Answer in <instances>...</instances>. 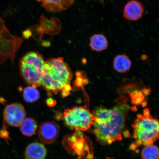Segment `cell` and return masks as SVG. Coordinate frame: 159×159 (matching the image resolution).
Listing matches in <instances>:
<instances>
[{"mask_svg":"<svg viewBox=\"0 0 159 159\" xmlns=\"http://www.w3.org/2000/svg\"><path fill=\"white\" fill-rule=\"evenodd\" d=\"M132 61L125 54L117 55L115 57L113 66L115 70L120 73H125L130 70Z\"/></svg>","mask_w":159,"mask_h":159,"instance_id":"8fae6325","label":"cell"},{"mask_svg":"<svg viewBox=\"0 0 159 159\" xmlns=\"http://www.w3.org/2000/svg\"><path fill=\"white\" fill-rule=\"evenodd\" d=\"M19 127L22 134L26 136L31 137L35 134L38 124L34 119L27 118H25Z\"/></svg>","mask_w":159,"mask_h":159,"instance_id":"4fadbf2b","label":"cell"},{"mask_svg":"<svg viewBox=\"0 0 159 159\" xmlns=\"http://www.w3.org/2000/svg\"><path fill=\"white\" fill-rule=\"evenodd\" d=\"M132 126L134 141L130 147V150L152 145L159 139V120L152 116L148 108L144 109L143 114L137 115Z\"/></svg>","mask_w":159,"mask_h":159,"instance_id":"3957f363","label":"cell"},{"mask_svg":"<svg viewBox=\"0 0 159 159\" xmlns=\"http://www.w3.org/2000/svg\"><path fill=\"white\" fill-rule=\"evenodd\" d=\"M143 12L144 8L142 4L138 1L132 0L125 5L124 16L129 20H138L142 17Z\"/></svg>","mask_w":159,"mask_h":159,"instance_id":"ba28073f","label":"cell"},{"mask_svg":"<svg viewBox=\"0 0 159 159\" xmlns=\"http://www.w3.org/2000/svg\"><path fill=\"white\" fill-rule=\"evenodd\" d=\"M47 150L43 144L33 143L26 148L25 159H44L47 154Z\"/></svg>","mask_w":159,"mask_h":159,"instance_id":"30bf717a","label":"cell"},{"mask_svg":"<svg viewBox=\"0 0 159 159\" xmlns=\"http://www.w3.org/2000/svg\"><path fill=\"white\" fill-rule=\"evenodd\" d=\"M76 79L74 83L75 87L80 88L88 84L89 80L87 79L85 73L83 71H78L76 73Z\"/></svg>","mask_w":159,"mask_h":159,"instance_id":"2e32d148","label":"cell"},{"mask_svg":"<svg viewBox=\"0 0 159 159\" xmlns=\"http://www.w3.org/2000/svg\"><path fill=\"white\" fill-rule=\"evenodd\" d=\"M59 132V127L55 123L45 122L39 127L38 134L39 138L43 143L51 144L57 139Z\"/></svg>","mask_w":159,"mask_h":159,"instance_id":"52a82bcc","label":"cell"},{"mask_svg":"<svg viewBox=\"0 0 159 159\" xmlns=\"http://www.w3.org/2000/svg\"><path fill=\"white\" fill-rule=\"evenodd\" d=\"M23 96L26 102L31 103L38 100L40 94L36 87L29 86L25 87L24 89Z\"/></svg>","mask_w":159,"mask_h":159,"instance_id":"5bb4252c","label":"cell"},{"mask_svg":"<svg viewBox=\"0 0 159 159\" xmlns=\"http://www.w3.org/2000/svg\"><path fill=\"white\" fill-rule=\"evenodd\" d=\"M63 119L67 126L77 131H86L93 124V115L86 106L65 109Z\"/></svg>","mask_w":159,"mask_h":159,"instance_id":"277c9868","label":"cell"},{"mask_svg":"<svg viewBox=\"0 0 159 159\" xmlns=\"http://www.w3.org/2000/svg\"><path fill=\"white\" fill-rule=\"evenodd\" d=\"M71 89H72V88H71L70 84H67L65 85L64 88L62 89L70 92L71 90Z\"/></svg>","mask_w":159,"mask_h":159,"instance_id":"d6986e66","label":"cell"},{"mask_svg":"<svg viewBox=\"0 0 159 159\" xmlns=\"http://www.w3.org/2000/svg\"><path fill=\"white\" fill-rule=\"evenodd\" d=\"M32 35V33L30 30L27 29L24 31L23 33V37L25 39H28Z\"/></svg>","mask_w":159,"mask_h":159,"instance_id":"e0dca14e","label":"cell"},{"mask_svg":"<svg viewBox=\"0 0 159 159\" xmlns=\"http://www.w3.org/2000/svg\"><path fill=\"white\" fill-rule=\"evenodd\" d=\"M108 45V40L104 35L96 34L91 38L89 45L93 51L100 52L105 50Z\"/></svg>","mask_w":159,"mask_h":159,"instance_id":"7c38bea8","label":"cell"},{"mask_svg":"<svg viewBox=\"0 0 159 159\" xmlns=\"http://www.w3.org/2000/svg\"><path fill=\"white\" fill-rule=\"evenodd\" d=\"M61 90H62L61 94H62V95L63 97H66L68 96V95L70 94V92H69V91L63 90V89Z\"/></svg>","mask_w":159,"mask_h":159,"instance_id":"ffe728a7","label":"cell"},{"mask_svg":"<svg viewBox=\"0 0 159 159\" xmlns=\"http://www.w3.org/2000/svg\"><path fill=\"white\" fill-rule=\"evenodd\" d=\"M116 102L112 108L99 106L92 113L94 134L97 142L101 144H111L122 140L129 111L136 109L130 106L125 95H120Z\"/></svg>","mask_w":159,"mask_h":159,"instance_id":"6da1fadb","label":"cell"},{"mask_svg":"<svg viewBox=\"0 0 159 159\" xmlns=\"http://www.w3.org/2000/svg\"><path fill=\"white\" fill-rule=\"evenodd\" d=\"M20 74L27 84L37 87L41 85L45 62L35 57L21 59L19 61Z\"/></svg>","mask_w":159,"mask_h":159,"instance_id":"5b68a950","label":"cell"},{"mask_svg":"<svg viewBox=\"0 0 159 159\" xmlns=\"http://www.w3.org/2000/svg\"><path fill=\"white\" fill-rule=\"evenodd\" d=\"M46 103L48 106L50 107H53L56 104L57 101L52 98H49L46 101Z\"/></svg>","mask_w":159,"mask_h":159,"instance_id":"ac0fdd59","label":"cell"},{"mask_svg":"<svg viewBox=\"0 0 159 159\" xmlns=\"http://www.w3.org/2000/svg\"><path fill=\"white\" fill-rule=\"evenodd\" d=\"M141 156L142 159H159V148L153 144L145 146Z\"/></svg>","mask_w":159,"mask_h":159,"instance_id":"9a60e30c","label":"cell"},{"mask_svg":"<svg viewBox=\"0 0 159 159\" xmlns=\"http://www.w3.org/2000/svg\"><path fill=\"white\" fill-rule=\"evenodd\" d=\"M41 2L43 7L49 12H61L68 8L75 0H37Z\"/></svg>","mask_w":159,"mask_h":159,"instance_id":"9c48e42d","label":"cell"},{"mask_svg":"<svg viewBox=\"0 0 159 159\" xmlns=\"http://www.w3.org/2000/svg\"><path fill=\"white\" fill-rule=\"evenodd\" d=\"M72 71L62 57L52 58L45 61L41 85L50 93L57 94L67 84H70Z\"/></svg>","mask_w":159,"mask_h":159,"instance_id":"7a4b0ae2","label":"cell"},{"mask_svg":"<svg viewBox=\"0 0 159 159\" xmlns=\"http://www.w3.org/2000/svg\"><path fill=\"white\" fill-rule=\"evenodd\" d=\"M24 107L19 103L7 105L4 109L3 116L5 122L9 126L19 127L25 118Z\"/></svg>","mask_w":159,"mask_h":159,"instance_id":"8992f818","label":"cell"}]
</instances>
